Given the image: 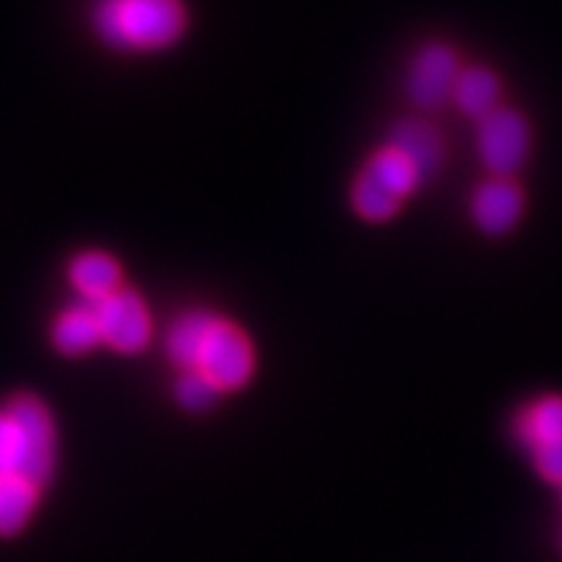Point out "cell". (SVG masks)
Instances as JSON below:
<instances>
[{
    "mask_svg": "<svg viewBox=\"0 0 562 562\" xmlns=\"http://www.w3.org/2000/svg\"><path fill=\"white\" fill-rule=\"evenodd\" d=\"M516 438L529 451L537 456L550 448L562 446V396L560 393H547V396L533 398L518 412L516 417Z\"/></svg>",
    "mask_w": 562,
    "mask_h": 562,
    "instance_id": "cell-11",
    "label": "cell"
},
{
    "mask_svg": "<svg viewBox=\"0 0 562 562\" xmlns=\"http://www.w3.org/2000/svg\"><path fill=\"white\" fill-rule=\"evenodd\" d=\"M474 227L487 237H505L526 214L524 188L513 178H487L474 188L469 201Z\"/></svg>",
    "mask_w": 562,
    "mask_h": 562,
    "instance_id": "cell-8",
    "label": "cell"
},
{
    "mask_svg": "<svg viewBox=\"0 0 562 562\" xmlns=\"http://www.w3.org/2000/svg\"><path fill=\"white\" fill-rule=\"evenodd\" d=\"M385 144H391L393 149H398L412 161L422 182H430L446 161V144H442L440 131L427 121H417V117L398 123Z\"/></svg>",
    "mask_w": 562,
    "mask_h": 562,
    "instance_id": "cell-10",
    "label": "cell"
},
{
    "mask_svg": "<svg viewBox=\"0 0 562 562\" xmlns=\"http://www.w3.org/2000/svg\"><path fill=\"white\" fill-rule=\"evenodd\" d=\"M456 108L472 121H482L490 112L503 108V83L497 79L495 70L484 66L463 68L459 76V83L453 89Z\"/></svg>",
    "mask_w": 562,
    "mask_h": 562,
    "instance_id": "cell-13",
    "label": "cell"
},
{
    "mask_svg": "<svg viewBox=\"0 0 562 562\" xmlns=\"http://www.w3.org/2000/svg\"><path fill=\"white\" fill-rule=\"evenodd\" d=\"M165 349L180 372H201L222 393L243 389L256 370V351L248 334L232 321L209 311L178 315L170 323Z\"/></svg>",
    "mask_w": 562,
    "mask_h": 562,
    "instance_id": "cell-1",
    "label": "cell"
},
{
    "mask_svg": "<svg viewBox=\"0 0 562 562\" xmlns=\"http://www.w3.org/2000/svg\"><path fill=\"white\" fill-rule=\"evenodd\" d=\"M68 279L81 300H104L123 286L121 266L100 250L79 252L68 266Z\"/></svg>",
    "mask_w": 562,
    "mask_h": 562,
    "instance_id": "cell-12",
    "label": "cell"
},
{
    "mask_svg": "<svg viewBox=\"0 0 562 562\" xmlns=\"http://www.w3.org/2000/svg\"><path fill=\"white\" fill-rule=\"evenodd\" d=\"M40 487L21 476H0V537H16L30 524Z\"/></svg>",
    "mask_w": 562,
    "mask_h": 562,
    "instance_id": "cell-14",
    "label": "cell"
},
{
    "mask_svg": "<svg viewBox=\"0 0 562 562\" xmlns=\"http://www.w3.org/2000/svg\"><path fill=\"white\" fill-rule=\"evenodd\" d=\"M476 157L490 178H516L531 157V125L524 112L497 108L487 117L476 121Z\"/></svg>",
    "mask_w": 562,
    "mask_h": 562,
    "instance_id": "cell-5",
    "label": "cell"
},
{
    "mask_svg": "<svg viewBox=\"0 0 562 562\" xmlns=\"http://www.w3.org/2000/svg\"><path fill=\"white\" fill-rule=\"evenodd\" d=\"M53 347L63 357H83L104 347V336L91 300H81L58 313L50 328Z\"/></svg>",
    "mask_w": 562,
    "mask_h": 562,
    "instance_id": "cell-9",
    "label": "cell"
},
{
    "mask_svg": "<svg viewBox=\"0 0 562 562\" xmlns=\"http://www.w3.org/2000/svg\"><path fill=\"white\" fill-rule=\"evenodd\" d=\"M425 186L402 151L383 144L364 161L351 188V206L364 222H389L402 211L409 195Z\"/></svg>",
    "mask_w": 562,
    "mask_h": 562,
    "instance_id": "cell-4",
    "label": "cell"
},
{
    "mask_svg": "<svg viewBox=\"0 0 562 562\" xmlns=\"http://www.w3.org/2000/svg\"><path fill=\"white\" fill-rule=\"evenodd\" d=\"M461 58L446 42L422 45L406 68L404 89L419 110H438L453 100V89L461 76Z\"/></svg>",
    "mask_w": 562,
    "mask_h": 562,
    "instance_id": "cell-6",
    "label": "cell"
},
{
    "mask_svg": "<svg viewBox=\"0 0 562 562\" xmlns=\"http://www.w3.org/2000/svg\"><path fill=\"white\" fill-rule=\"evenodd\" d=\"M104 336V347L117 355H138L149 344L151 315L138 292L121 286L104 300H91Z\"/></svg>",
    "mask_w": 562,
    "mask_h": 562,
    "instance_id": "cell-7",
    "label": "cell"
},
{
    "mask_svg": "<svg viewBox=\"0 0 562 562\" xmlns=\"http://www.w3.org/2000/svg\"><path fill=\"white\" fill-rule=\"evenodd\" d=\"M220 396L222 391L216 389L209 378H203L201 372H180L178 383H175V398H178V404L188 412H206L209 406L216 404Z\"/></svg>",
    "mask_w": 562,
    "mask_h": 562,
    "instance_id": "cell-15",
    "label": "cell"
},
{
    "mask_svg": "<svg viewBox=\"0 0 562 562\" xmlns=\"http://www.w3.org/2000/svg\"><path fill=\"white\" fill-rule=\"evenodd\" d=\"M55 422L45 402L19 393L0 409V476H21L42 490L53 476Z\"/></svg>",
    "mask_w": 562,
    "mask_h": 562,
    "instance_id": "cell-3",
    "label": "cell"
},
{
    "mask_svg": "<svg viewBox=\"0 0 562 562\" xmlns=\"http://www.w3.org/2000/svg\"><path fill=\"white\" fill-rule=\"evenodd\" d=\"M89 19L102 45L121 53L167 50L188 26L182 0H94Z\"/></svg>",
    "mask_w": 562,
    "mask_h": 562,
    "instance_id": "cell-2",
    "label": "cell"
}]
</instances>
